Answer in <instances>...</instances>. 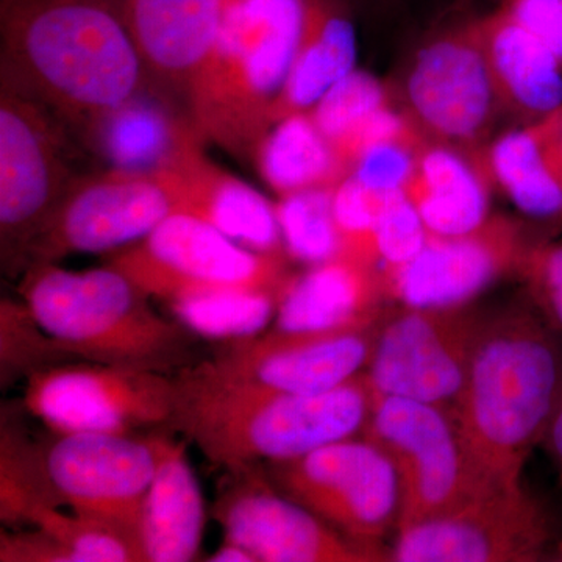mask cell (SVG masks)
<instances>
[{"label": "cell", "mask_w": 562, "mask_h": 562, "mask_svg": "<svg viewBox=\"0 0 562 562\" xmlns=\"http://www.w3.org/2000/svg\"><path fill=\"white\" fill-rule=\"evenodd\" d=\"M487 317L472 303L390 310L366 369L372 391L450 409Z\"/></svg>", "instance_id": "obj_12"}, {"label": "cell", "mask_w": 562, "mask_h": 562, "mask_svg": "<svg viewBox=\"0 0 562 562\" xmlns=\"http://www.w3.org/2000/svg\"><path fill=\"white\" fill-rule=\"evenodd\" d=\"M66 132L38 102L0 83V255L9 276L25 271L32 243L77 179Z\"/></svg>", "instance_id": "obj_8"}, {"label": "cell", "mask_w": 562, "mask_h": 562, "mask_svg": "<svg viewBox=\"0 0 562 562\" xmlns=\"http://www.w3.org/2000/svg\"><path fill=\"white\" fill-rule=\"evenodd\" d=\"M61 508L44 469L41 443L2 425L0 517L9 527L31 524L41 509Z\"/></svg>", "instance_id": "obj_31"}, {"label": "cell", "mask_w": 562, "mask_h": 562, "mask_svg": "<svg viewBox=\"0 0 562 562\" xmlns=\"http://www.w3.org/2000/svg\"><path fill=\"white\" fill-rule=\"evenodd\" d=\"M333 190L335 188L294 192L276 202L281 238L291 260L314 266L341 254V236L333 213Z\"/></svg>", "instance_id": "obj_32"}, {"label": "cell", "mask_w": 562, "mask_h": 562, "mask_svg": "<svg viewBox=\"0 0 562 562\" xmlns=\"http://www.w3.org/2000/svg\"><path fill=\"white\" fill-rule=\"evenodd\" d=\"M25 380V406L54 432L139 435L172 430L179 401L176 375L69 361Z\"/></svg>", "instance_id": "obj_9"}, {"label": "cell", "mask_w": 562, "mask_h": 562, "mask_svg": "<svg viewBox=\"0 0 562 562\" xmlns=\"http://www.w3.org/2000/svg\"><path fill=\"white\" fill-rule=\"evenodd\" d=\"M376 266L339 257L291 273L281 288L273 328L331 330L382 321L390 308Z\"/></svg>", "instance_id": "obj_21"}, {"label": "cell", "mask_w": 562, "mask_h": 562, "mask_svg": "<svg viewBox=\"0 0 562 562\" xmlns=\"http://www.w3.org/2000/svg\"><path fill=\"white\" fill-rule=\"evenodd\" d=\"M205 502L181 442L166 438L160 464L140 506L136 536L146 562L198 560Z\"/></svg>", "instance_id": "obj_25"}, {"label": "cell", "mask_w": 562, "mask_h": 562, "mask_svg": "<svg viewBox=\"0 0 562 562\" xmlns=\"http://www.w3.org/2000/svg\"><path fill=\"white\" fill-rule=\"evenodd\" d=\"M519 277L527 286L528 301L562 335V238L536 243Z\"/></svg>", "instance_id": "obj_38"}, {"label": "cell", "mask_w": 562, "mask_h": 562, "mask_svg": "<svg viewBox=\"0 0 562 562\" xmlns=\"http://www.w3.org/2000/svg\"><path fill=\"white\" fill-rule=\"evenodd\" d=\"M390 87L395 105L424 138L472 154L491 143L505 116L476 18L422 41Z\"/></svg>", "instance_id": "obj_6"}, {"label": "cell", "mask_w": 562, "mask_h": 562, "mask_svg": "<svg viewBox=\"0 0 562 562\" xmlns=\"http://www.w3.org/2000/svg\"><path fill=\"white\" fill-rule=\"evenodd\" d=\"M257 171L279 198L335 188L349 176L312 114H292L269 127L251 151Z\"/></svg>", "instance_id": "obj_29"}, {"label": "cell", "mask_w": 562, "mask_h": 562, "mask_svg": "<svg viewBox=\"0 0 562 562\" xmlns=\"http://www.w3.org/2000/svg\"><path fill=\"white\" fill-rule=\"evenodd\" d=\"M527 224L491 214L475 231L432 236L405 265L380 269L387 302L412 308L468 305L506 276H519L536 243Z\"/></svg>", "instance_id": "obj_16"}, {"label": "cell", "mask_w": 562, "mask_h": 562, "mask_svg": "<svg viewBox=\"0 0 562 562\" xmlns=\"http://www.w3.org/2000/svg\"><path fill=\"white\" fill-rule=\"evenodd\" d=\"M286 255L262 254L233 241L190 214L177 213L146 238L106 261L151 299L165 303L222 290L281 291Z\"/></svg>", "instance_id": "obj_7"}, {"label": "cell", "mask_w": 562, "mask_h": 562, "mask_svg": "<svg viewBox=\"0 0 562 562\" xmlns=\"http://www.w3.org/2000/svg\"><path fill=\"white\" fill-rule=\"evenodd\" d=\"M262 468L276 490L351 541L380 547L392 528L397 530V473L368 439H341Z\"/></svg>", "instance_id": "obj_11"}, {"label": "cell", "mask_w": 562, "mask_h": 562, "mask_svg": "<svg viewBox=\"0 0 562 562\" xmlns=\"http://www.w3.org/2000/svg\"><path fill=\"white\" fill-rule=\"evenodd\" d=\"M550 155L562 176V106L554 116L553 131L550 135Z\"/></svg>", "instance_id": "obj_43"}, {"label": "cell", "mask_w": 562, "mask_h": 562, "mask_svg": "<svg viewBox=\"0 0 562 562\" xmlns=\"http://www.w3.org/2000/svg\"><path fill=\"white\" fill-rule=\"evenodd\" d=\"M21 301L72 360L177 375L198 364L199 336L151 306L124 272L105 265L68 271L40 262L22 272Z\"/></svg>", "instance_id": "obj_4"}, {"label": "cell", "mask_w": 562, "mask_h": 562, "mask_svg": "<svg viewBox=\"0 0 562 562\" xmlns=\"http://www.w3.org/2000/svg\"><path fill=\"white\" fill-rule=\"evenodd\" d=\"M497 9L562 60V0H502Z\"/></svg>", "instance_id": "obj_39"}, {"label": "cell", "mask_w": 562, "mask_h": 562, "mask_svg": "<svg viewBox=\"0 0 562 562\" xmlns=\"http://www.w3.org/2000/svg\"><path fill=\"white\" fill-rule=\"evenodd\" d=\"M177 213L179 201L165 172L105 169L77 177L32 243L25 269L74 254H114Z\"/></svg>", "instance_id": "obj_13"}, {"label": "cell", "mask_w": 562, "mask_h": 562, "mask_svg": "<svg viewBox=\"0 0 562 562\" xmlns=\"http://www.w3.org/2000/svg\"><path fill=\"white\" fill-rule=\"evenodd\" d=\"M161 172L173 184L179 213L199 217L251 250L288 257L276 203L220 168L206 157L205 150L194 151Z\"/></svg>", "instance_id": "obj_22"}, {"label": "cell", "mask_w": 562, "mask_h": 562, "mask_svg": "<svg viewBox=\"0 0 562 562\" xmlns=\"http://www.w3.org/2000/svg\"><path fill=\"white\" fill-rule=\"evenodd\" d=\"M358 38L347 0H308L305 27L286 81L269 111V127L306 113L357 68Z\"/></svg>", "instance_id": "obj_26"}, {"label": "cell", "mask_w": 562, "mask_h": 562, "mask_svg": "<svg viewBox=\"0 0 562 562\" xmlns=\"http://www.w3.org/2000/svg\"><path fill=\"white\" fill-rule=\"evenodd\" d=\"M308 0H224L213 50L192 83L188 111L206 143L251 155L269 131L305 27Z\"/></svg>", "instance_id": "obj_5"}, {"label": "cell", "mask_w": 562, "mask_h": 562, "mask_svg": "<svg viewBox=\"0 0 562 562\" xmlns=\"http://www.w3.org/2000/svg\"><path fill=\"white\" fill-rule=\"evenodd\" d=\"M386 316L331 330L272 328L251 338L220 342L202 364L222 379L277 391L317 394L335 390L366 372Z\"/></svg>", "instance_id": "obj_17"}, {"label": "cell", "mask_w": 562, "mask_h": 562, "mask_svg": "<svg viewBox=\"0 0 562 562\" xmlns=\"http://www.w3.org/2000/svg\"><path fill=\"white\" fill-rule=\"evenodd\" d=\"M390 195L364 187L350 173L336 184L333 190V213L341 236L339 255L379 268L375 231Z\"/></svg>", "instance_id": "obj_35"}, {"label": "cell", "mask_w": 562, "mask_h": 562, "mask_svg": "<svg viewBox=\"0 0 562 562\" xmlns=\"http://www.w3.org/2000/svg\"><path fill=\"white\" fill-rule=\"evenodd\" d=\"M76 361L33 319L24 302L2 299L0 303V369L2 382L50 366Z\"/></svg>", "instance_id": "obj_34"}, {"label": "cell", "mask_w": 562, "mask_h": 562, "mask_svg": "<svg viewBox=\"0 0 562 562\" xmlns=\"http://www.w3.org/2000/svg\"><path fill=\"white\" fill-rule=\"evenodd\" d=\"M79 136L106 169L132 173L166 171L206 144L190 113L157 90L133 95Z\"/></svg>", "instance_id": "obj_20"}, {"label": "cell", "mask_w": 562, "mask_h": 562, "mask_svg": "<svg viewBox=\"0 0 562 562\" xmlns=\"http://www.w3.org/2000/svg\"><path fill=\"white\" fill-rule=\"evenodd\" d=\"M166 438L162 432H54L50 442L41 443V453L61 506L136 535Z\"/></svg>", "instance_id": "obj_15"}, {"label": "cell", "mask_w": 562, "mask_h": 562, "mask_svg": "<svg viewBox=\"0 0 562 562\" xmlns=\"http://www.w3.org/2000/svg\"><path fill=\"white\" fill-rule=\"evenodd\" d=\"M210 562H257L249 550L239 543L224 541L220 549L209 558Z\"/></svg>", "instance_id": "obj_42"}, {"label": "cell", "mask_w": 562, "mask_h": 562, "mask_svg": "<svg viewBox=\"0 0 562 562\" xmlns=\"http://www.w3.org/2000/svg\"><path fill=\"white\" fill-rule=\"evenodd\" d=\"M558 560L562 561V546L560 547V550L557 552Z\"/></svg>", "instance_id": "obj_44"}, {"label": "cell", "mask_w": 562, "mask_h": 562, "mask_svg": "<svg viewBox=\"0 0 562 562\" xmlns=\"http://www.w3.org/2000/svg\"><path fill=\"white\" fill-rule=\"evenodd\" d=\"M557 111L497 133L480 151L494 190L525 217L547 225L562 224V176L550 155Z\"/></svg>", "instance_id": "obj_27"}, {"label": "cell", "mask_w": 562, "mask_h": 562, "mask_svg": "<svg viewBox=\"0 0 562 562\" xmlns=\"http://www.w3.org/2000/svg\"><path fill=\"white\" fill-rule=\"evenodd\" d=\"M258 468L231 473L213 514L225 541L239 543L257 562L391 561L380 547L351 541L272 486Z\"/></svg>", "instance_id": "obj_18"}, {"label": "cell", "mask_w": 562, "mask_h": 562, "mask_svg": "<svg viewBox=\"0 0 562 562\" xmlns=\"http://www.w3.org/2000/svg\"><path fill=\"white\" fill-rule=\"evenodd\" d=\"M430 238L424 221L405 192H394L384 203L375 231L379 269L395 268L412 260Z\"/></svg>", "instance_id": "obj_36"}, {"label": "cell", "mask_w": 562, "mask_h": 562, "mask_svg": "<svg viewBox=\"0 0 562 562\" xmlns=\"http://www.w3.org/2000/svg\"><path fill=\"white\" fill-rule=\"evenodd\" d=\"M0 83L66 131L151 87L120 0H0Z\"/></svg>", "instance_id": "obj_1"}, {"label": "cell", "mask_w": 562, "mask_h": 562, "mask_svg": "<svg viewBox=\"0 0 562 562\" xmlns=\"http://www.w3.org/2000/svg\"><path fill=\"white\" fill-rule=\"evenodd\" d=\"M308 113L349 172L369 147L416 131L395 105L390 85L357 68L333 85Z\"/></svg>", "instance_id": "obj_28"}, {"label": "cell", "mask_w": 562, "mask_h": 562, "mask_svg": "<svg viewBox=\"0 0 562 562\" xmlns=\"http://www.w3.org/2000/svg\"><path fill=\"white\" fill-rule=\"evenodd\" d=\"M281 292V291H280ZM279 291L222 290L168 303L173 319L199 338L236 341L268 330L276 321Z\"/></svg>", "instance_id": "obj_30"}, {"label": "cell", "mask_w": 562, "mask_h": 562, "mask_svg": "<svg viewBox=\"0 0 562 562\" xmlns=\"http://www.w3.org/2000/svg\"><path fill=\"white\" fill-rule=\"evenodd\" d=\"M560 333L530 301L487 317L450 413L473 471L487 486L522 483L562 392Z\"/></svg>", "instance_id": "obj_2"}, {"label": "cell", "mask_w": 562, "mask_h": 562, "mask_svg": "<svg viewBox=\"0 0 562 562\" xmlns=\"http://www.w3.org/2000/svg\"><path fill=\"white\" fill-rule=\"evenodd\" d=\"M542 446L549 453L562 484V392L557 408H554L552 420H550L549 428H547Z\"/></svg>", "instance_id": "obj_41"}, {"label": "cell", "mask_w": 562, "mask_h": 562, "mask_svg": "<svg viewBox=\"0 0 562 562\" xmlns=\"http://www.w3.org/2000/svg\"><path fill=\"white\" fill-rule=\"evenodd\" d=\"M120 2L151 87L188 111L192 83L220 35L224 0Z\"/></svg>", "instance_id": "obj_19"}, {"label": "cell", "mask_w": 562, "mask_h": 562, "mask_svg": "<svg viewBox=\"0 0 562 562\" xmlns=\"http://www.w3.org/2000/svg\"><path fill=\"white\" fill-rule=\"evenodd\" d=\"M424 139L420 132H413L401 138L382 140L362 151L349 173L364 187L382 194L403 192Z\"/></svg>", "instance_id": "obj_37"}, {"label": "cell", "mask_w": 562, "mask_h": 562, "mask_svg": "<svg viewBox=\"0 0 562 562\" xmlns=\"http://www.w3.org/2000/svg\"><path fill=\"white\" fill-rule=\"evenodd\" d=\"M494 184L482 155L425 138L405 192L432 236L475 231L491 216Z\"/></svg>", "instance_id": "obj_23"}, {"label": "cell", "mask_w": 562, "mask_h": 562, "mask_svg": "<svg viewBox=\"0 0 562 562\" xmlns=\"http://www.w3.org/2000/svg\"><path fill=\"white\" fill-rule=\"evenodd\" d=\"M2 562H74L68 550L55 541L49 532L33 527V531H2L0 535Z\"/></svg>", "instance_id": "obj_40"}, {"label": "cell", "mask_w": 562, "mask_h": 562, "mask_svg": "<svg viewBox=\"0 0 562 562\" xmlns=\"http://www.w3.org/2000/svg\"><path fill=\"white\" fill-rule=\"evenodd\" d=\"M172 430L228 472L294 460L327 443L355 438L372 406L366 372L317 394H294L232 382L201 362L177 373Z\"/></svg>", "instance_id": "obj_3"}, {"label": "cell", "mask_w": 562, "mask_h": 562, "mask_svg": "<svg viewBox=\"0 0 562 562\" xmlns=\"http://www.w3.org/2000/svg\"><path fill=\"white\" fill-rule=\"evenodd\" d=\"M29 525L49 532L74 562L144 561L136 535L105 520L47 508L36 513Z\"/></svg>", "instance_id": "obj_33"}, {"label": "cell", "mask_w": 562, "mask_h": 562, "mask_svg": "<svg viewBox=\"0 0 562 562\" xmlns=\"http://www.w3.org/2000/svg\"><path fill=\"white\" fill-rule=\"evenodd\" d=\"M480 38L505 116L519 124L562 106V60L502 10L476 16Z\"/></svg>", "instance_id": "obj_24"}, {"label": "cell", "mask_w": 562, "mask_h": 562, "mask_svg": "<svg viewBox=\"0 0 562 562\" xmlns=\"http://www.w3.org/2000/svg\"><path fill=\"white\" fill-rule=\"evenodd\" d=\"M362 435L387 454L397 473V531L494 487L473 471L452 413L443 406L373 392Z\"/></svg>", "instance_id": "obj_10"}, {"label": "cell", "mask_w": 562, "mask_h": 562, "mask_svg": "<svg viewBox=\"0 0 562 562\" xmlns=\"http://www.w3.org/2000/svg\"><path fill=\"white\" fill-rule=\"evenodd\" d=\"M552 538L546 512L524 484L494 486L397 531L391 561L536 562L549 554Z\"/></svg>", "instance_id": "obj_14"}]
</instances>
